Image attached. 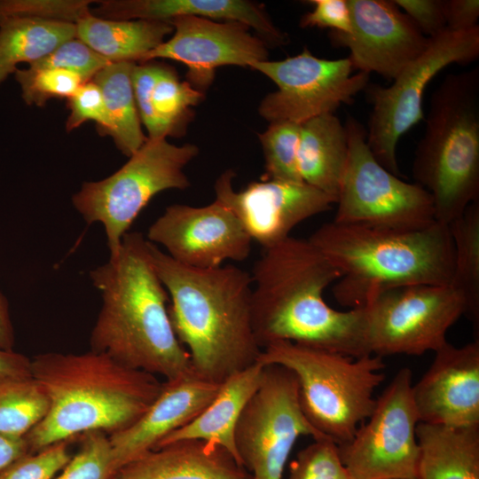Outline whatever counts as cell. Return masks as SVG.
<instances>
[{"label": "cell", "mask_w": 479, "mask_h": 479, "mask_svg": "<svg viewBox=\"0 0 479 479\" xmlns=\"http://www.w3.org/2000/svg\"><path fill=\"white\" fill-rule=\"evenodd\" d=\"M263 250L251 275L252 326L262 349L289 342L353 358L371 355L364 309L326 303L324 291L341 273L309 240L290 236Z\"/></svg>", "instance_id": "cell-1"}, {"label": "cell", "mask_w": 479, "mask_h": 479, "mask_svg": "<svg viewBox=\"0 0 479 479\" xmlns=\"http://www.w3.org/2000/svg\"><path fill=\"white\" fill-rule=\"evenodd\" d=\"M90 278L102 299L90 334L91 350L165 381L193 371L173 329L169 294L141 232H127L118 251L92 269Z\"/></svg>", "instance_id": "cell-2"}, {"label": "cell", "mask_w": 479, "mask_h": 479, "mask_svg": "<svg viewBox=\"0 0 479 479\" xmlns=\"http://www.w3.org/2000/svg\"><path fill=\"white\" fill-rule=\"evenodd\" d=\"M149 248L169 294L173 329L194 373L220 384L257 363L262 349L252 326L251 275L232 264L192 268L150 241Z\"/></svg>", "instance_id": "cell-3"}, {"label": "cell", "mask_w": 479, "mask_h": 479, "mask_svg": "<svg viewBox=\"0 0 479 479\" xmlns=\"http://www.w3.org/2000/svg\"><path fill=\"white\" fill-rule=\"evenodd\" d=\"M31 376L45 390L50 408L24 436L30 452L90 431L122 430L146 412L162 388L157 376L91 349L38 354L31 359Z\"/></svg>", "instance_id": "cell-4"}, {"label": "cell", "mask_w": 479, "mask_h": 479, "mask_svg": "<svg viewBox=\"0 0 479 479\" xmlns=\"http://www.w3.org/2000/svg\"><path fill=\"white\" fill-rule=\"evenodd\" d=\"M339 271L335 300L363 308L387 288L418 284L451 285L454 250L447 224L390 230L334 221L308 239Z\"/></svg>", "instance_id": "cell-5"}, {"label": "cell", "mask_w": 479, "mask_h": 479, "mask_svg": "<svg viewBox=\"0 0 479 479\" xmlns=\"http://www.w3.org/2000/svg\"><path fill=\"white\" fill-rule=\"evenodd\" d=\"M449 225L479 200V68L447 75L430 98L412 166Z\"/></svg>", "instance_id": "cell-6"}, {"label": "cell", "mask_w": 479, "mask_h": 479, "mask_svg": "<svg viewBox=\"0 0 479 479\" xmlns=\"http://www.w3.org/2000/svg\"><path fill=\"white\" fill-rule=\"evenodd\" d=\"M257 363L279 365L293 372L303 414L336 445L350 441L371 416L377 400L374 390L385 378L381 357L353 358L289 342L264 347Z\"/></svg>", "instance_id": "cell-7"}, {"label": "cell", "mask_w": 479, "mask_h": 479, "mask_svg": "<svg viewBox=\"0 0 479 479\" xmlns=\"http://www.w3.org/2000/svg\"><path fill=\"white\" fill-rule=\"evenodd\" d=\"M193 144L177 145L166 138H148L116 172L84 182L72 203L87 224L99 223L110 255L120 248L123 236L143 208L159 192L190 186L185 168L198 155Z\"/></svg>", "instance_id": "cell-8"}, {"label": "cell", "mask_w": 479, "mask_h": 479, "mask_svg": "<svg viewBox=\"0 0 479 479\" xmlns=\"http://www.w3.org/2000/svg\"><path fill=\"white\" fill-rule=\"evenodd\" d=\"M344 125L349 156L333 221L390 230H418L437 222L430 193L376 160L366 129L356 118L348 117Z\"/></svg>", "instance_id": "cell-9"}, {"label": "cell", "mask_w": 479, "mask_h": 479, "mask_svg": "<svg viewBox=\"0 0 479 479\" xmlns=\"http://www.w3.org/2000/svg\"><path fill=\"white\" fill-rule=\"evenodd\" d=\"M479 57V26L467 31L446 29L428 38L423 52L388 86H367L372 112L366 141L376 160L400 176L397 147L400 137L424 118L422 98L433 78L452 64H467Z\"/></svg>", "instance_id": "cell-10"}, {"label": "cell", "mask_w": 479, "mask_h": 479, "mask_svg": "<svg viewBox=\"0 0 479 479\" xmlns=\"http://www.w3.org/2000/svg\"><path fill=\"white\" fill-rule=\"evenodd\" d=\"M371 355L420 356L447 342L449 328L467 313V301L451 285L418 284L387 288L363 307Z\"/></svg>", "instance_id": "cell-11"}, {"label": "cell", "mask_w": 479, "mask_h": 479, "mask_svg": "<svg viewBox=\"0 0 479 479\" xmlns=\"http://www.w3.org/2000/svg\"><path fill=\"white\" fill-rule=\"evenodd\" d=\"M302 436L328 439L303 414L293 372L279 365H263L261 383L235 428L240 463L252 479H282L292 449Z\"/></svg>", "instance_id": "cell-12"}, {"label": "cell", "mask_w": 479, "mask_h": 479, "mask_svg": "<svg viewBox=\"0 0 479 479\" xmlns=\"http://www.w3.org/2000/svg\"><path fill=\"white\" fill-rule=\"evenodd\" d=\"M412 373L400 369L376 400L366 423L352 439L337 445L350 479H416L420 422L412 398Z\"/></svg>", "instance_id": "cell-13"}, {"label": "cell", "mask_w": 479, "mask_h": 479, "mask_svg": "<svg viewBox=\"0 0 479 479\" xmlns=\"http://www.w3.org/2000/svg\"><path fill=\"white\" fill-rule=\"evenodd\" d=\"M254 70L278 87L261 101L258 112L271 122L296 124L334 114L342 104L349 105L366 89L370 75H352L349 59H326L314 56L306 47L299 54L280 60L254 63Z\"/></svg>", "instance_id": "cell-14"}, {"label": "cell", "mask_w": 479, "mask_h": 479, "mask_svg": "<svg viewBox=\"0 0 479 479\" xmlns=\"http://www.w3.org/2000/svg\"><path fill=\"white\" fill-rule=\"evenodd\" d=\"M146 240L162 246L176 262L197 269L242 262L252 243L236 216L217 200L202 207H167L148 228Z\"/></svg>", "instance_id": "cell-15"}, {"label": "cell", "mask_w": 479, "mask_h": 479, "mask_svg": "<svg viewBox=\"0 0 479 479\" xmlns=\"http://www.w3.org/2000/svg\"><path fill=\"white\" fill-rule=\"evenodd\" d=\"M235 173L227 169L215 183V200L228 207L252 241L263 249L290 237L302 222L327 211L336 200L304 183L262 179L240 191L233 187Z\"/></svg>", "instance_id": "cell-16"}, {"label": "cell", "mask_w": 479, "mask_h": 479, "mask_svg": "<svg viewBox=\"0 0 479 479\" xmlns=\"http://www.w3.org/2000/svg\"><path fill=\"white\" fill-rule=\"evenodd\" d=\"M351 30L330 31L334 46L349 51L353 69L376 73L387 80L398 74L426 49L427 38L411 19L389 0H348Z\"/></svg>", "instance_id": "cell-17"}, {"label": "cell", "mask_w": 479, "mask_h": 479, "mask_svg": "<svg viewBox=\"0 0 479 479\" xmlns=\"http://www.w3.org/2000/svg\"><path fill=\"white\" fill-rule=\"evenodd\" d=\"M169 23L173 35L147 53L142 62L169 59L184 64L187 82L202 93L212 84L217 67H250L268 58V44L242 23L199 17H179Z\"/></svg>", "instance_id": "cell-18"}, {"label": "cell", "mask_w": 479, "mask_h": 479, "mask_svg": "<svg viewBox=\"0 0 479 479\" xmlns=\"http://www.w3.org/2000/svg\"><path fill=\"white\" fill-rule=\"evenodd\" d=\"M412 385L420 422L479 426V341L462 347L446 342Z\"/></svg>", "instance_id": "cell-19"}, {"label": "cell", "mask_w": 479, "mask_h": 479, "mask_svg": "<svg viewBox=\"0 0 479 479\" xmlns=\"http://www.w3.org/2000/svg\"><path fill=\"white\" fill-rule=\"evenodd\" d=\"M220 385L194 371L162 382L159 396L137 420L108 436L114 472L192 420L214 398Z\"/></svg>", "instance_id": "cell-20"}, {"label": "cell", "mask_w": 479, "mask_h": 479, "mask_svg": "<svg viewBox=\"0 0 479 479\" xmlns=\"http://www.w3.org/2000/svg\"><path fill=\"white\" fill-rule=\"evenodd\" d=\"M94 16L116 20H144L170 22L179 17L233 21L255 29L269 45L288 42L286 33L271 21L263 6L246 0H108L98 2Z\"/></svg>", "instance_id": "cell-21"}, {"label": "cell", "mask_w": 479, "mask_h": 479, "mask_svg": "<svg viewBox=\"0 0 479 479\" xmlns=\"http://www.w3.org/2000/svg\"><path fill=\"white\" fill-rule=\"evenodd\" d=\"M111 479H252L224 448L198 439L153 449L118 469Z\"/></svg>", "instance_id": "cell-22"}, {"label": "cell", "mask_w": 479, "mask_h": 479, "mask_svg": "<svg viewBox=\"0 0 479 479\" xmlns=\"http://www.w3.org/2000/svg\"><path fill=\"white\" fill-rule=\"evenodd\" d=\"M132 85L148 138L182 135L192 117V107L204 96L188 82L180 81L172 69L156 64L135 65Z\"/></svg>", "instance_id": "cell-23"}, {"label": "cell", "mask_w": 479, "mask_h": 479, "mask_svg": "<svg viewBox=\"0 0 479 479\" xmlns=\"http://www.w3.org/2000/svg\"><path fill=\"white\" fill-rule=\"evenodd\" d=\"M263 371V365L255 363L228 377L201 412L169 434L154 449L178 440L198 439L224 448L240 463L235 428L243 409L261 383Z\"/></svg>", "instance_id": "cell-24"}, {"label": "cell", "mask_w": 479, "mask_h": 479, "mask_svg": "<svg viewBox=\"0 0 479 479\" xmlns=\"http://www.w3.org/2000/svg\"><path fill=\"white\" fill-rule=\"evenodd\" d=\"M348 156L346 128L336 115L326 114L301 124L297 166L302 182L336 200Z\"/></svg>", "instance_id": "cell-25"}, {"label": "cell", "mask_w": 479, "mask_h": 479, "mask_svg": "<svg viewBox=\"0 0 479 479\" xmlns=\"http://www.w3.org/2000/svg\"><path fill=\"white\" fill-rule=\"evenodd\" d=\"M416 479H479V426L419 422Z\"/></svg>", "instance_id": "cell-26"}, {"label": "cell", "mask_w": 479, "mask_h": 479, "mask_svg": "<svg viewBox=\"0 0 479 479\" xmlns=\"http://www.w3.org/2000/svg\"><path fill=\"white\" fill-rule=\"evenodd\" d=\"M75 27L76 37L110 62L142 61L173 32L169 22L108 20L91 12Z\"/></svg>", "instance_id": "cell-27"}, {"label": "cell", "mask_w": 479, "mask_h": 479, "mask_svg": "<svg viewBox=\"0 0 479 479\" xmlns=\"http://www.w3.org/2000/svg\"><path fill=\"white\" fill-rule=\"evenodd\" d=\"M76 37L75 24L28 17L0 20V84L20 63L28 65Z\"/></svg>", "instance_id": "cell-28"}, {"label": "cell", "mask_w": 479, "mask_h": 479, "mask_svg": "<svg viewBox=\"0 0 479 479\" xmlns=\"http://www.w3.org/2000/svg\"><path fill=\"white\" fill-rule=\"evenodd\" d=\"M136 62H112L91 81L100 88L107 113L109 130L116 147L126 156L134 154L147 140L135 100L132 71Z\"/></svg>", "instance_id": "cell-29"}, {"label": "cell", "mask_w": 479, "mask_h": 479, "mask_svg": "<svg viewBox=\"0 0 479 479\" xmlns=\"http://www.w3.org/2000/svg\"><path fill=\"white\" fill-rule=\"evenodd\" d=\"M454 250L451 286L467 301L470 319L479 320V200L472 202L450 224Z\"/></svg>", "instance_id": "cell-30"}, {"label": "cell", "mask_w": 479, "mask_h": 479, "mask_svg": "<svg viewBox=\"0 0 479 479\" xmlns=\"http://www.w3.org/2000/svg\"><path fill=\"white\" fill-rule=\"evenodd\" d=\"M49 408L45 390L32 376L0 377V434L24 437Z\"/></svg>", "instance_id": "cell-31"}, {"label": "cell", "mask_w": 479, "mask_h": 479, "mask_svg": "<svg viewBox=\"0 0 479 479\" xmlns=\"http://www.w3.org/2000/svg\"><path fill=\"white\" fill-rule=\"evenodd\" d=\"M300 130V124L276 122L259 135L265 161L262 179L302 182L297 166Z\"/></svg>", "instance_id": "cell-32"}, {"label": "cell", "mask_w": 479, "mask_h": 479, "mask_svg": "<svg viewBox=\"0 0 479 479\" xmlns=\"http://www.w3.org/2000/svg\"><path fill=\"white\" fill-rule=\"evenodd\" d=\"M15 79L27 105L43 106L51 98H69L85 82L73 72L59 68H17Z\"/></svg>", "instance_id": "cell-33"}, {"label": "cell", "mask_w": 479, "mask_h": 479, "mask_svg": "<svg viewBox=\"0 0 479 479\" xmlns=\"http://www.w3.org/2000/svg\"><path fill=\"white\" fill-rule=\"evenodd\" d=\"M114 473L107 434L90 431L81 435L77 452L54 479H111Z\"/></svg>", "instance_id": "cell-34"}, {"label": "cell", "mask_w": 479, "mask_h": 479, "mask_svg": "<svg viewBox=\"0 0 479 479\" xmlns=\"http://www.w3.org/2000/svg\"><path fill=\"white\" fill-rule=\"evenodd\" d=\"M287 479H350L337 445L329 439L314 440L301 450L289 467Z\"/></svg>", "instance_id": "cell-35"}, {"label": "cell", "mask_w": 479, "mask_h": 479, "mask_svg": "<svg viewBox=\"0 0 479 479\" xmlns=\"http://www.w3.org/2000/svg\"><path fill=\"white\" fill-rule=\"evenodd\" d=\"M88 0H0V20L28 17L76 24L90 14Z\"/></svg>", "instance_id": "cell-36"}, {"label": "cell", "mask_w": 479, "mask_h": 479, "mask_svg": "<svg viewBox=\"0 0 479 479\" xmlns=\"http://www.w3.org/2000/svg\"><path fill=\"white\" fill-rule=\"evenodd\" d=\"M110 62L100 56L77 37L67 40L59 45L47 56L28 65V67L59 68L80 75L86 82Z\"/></svg>", "instance_id": "cell-37"}, {"label": "cell", "mask_w": 479, "mask_h": 479, "mask_svg": "<svg viewBox=\"0 0 479 479\" xmlns=\"http://www.w3.org/2000/svg\"><path fill=\"white\" fill-rule=\"evenodd\" d=\"M71 458L69 441L56 443L18 459L0 472V479H54Z\"/></svg>", "instance_id": "cell-38"}, {"label": "cell", "mask_w": 479, "mask_h": 479, "mask_svg": "<svg viewBox=\"0 0 479 479\" xmlns=\"http://www.w3.org/2000/svg\"><path fill=\"white\" fill-rule=\"evenodd\" d=\"M70 114L66 122L67 131L81 126L87 121H93L102 135H107L109 122L102 91L93 81L83 82L69 98Z\"/></svg>", "instance_id": "cell-39"}, {"label": "cell", "mask_w": 479, "mask_h": 479, "mask_svg": "<svg viewBox=\"0 0 479 479\" xmlns=\"http://www.w3.org/2000/svg\"><path fill=\"white\" fill-rule=\"evenodd\" d=\"M310 3L313 9L302 17V27L329 28L342 34L350 32L351 17L348 0H311Z\"/></svg>", "instance_id": "cell-40"}, {"label": "cell", "mask_w": 479, "mask_h": 479, "mask_svg": "<svg viewBox=\"0 0 479 479\" xmlns=\"http://www.w3.org/2000/svg\"><path fill=\"white\" fill-rule=\"evenodd\" d=\"M393 1L427 38L435 37L447 29L444 0Z\"/></svg>", "instance_id": "cell-41"}, {"label": "cell", "mask_w": 479, "mask_h": 479, "mask_svg": "<svg viewBox=\"0 0 479 479\" xmlns=\"http://www.w3.org/2000/svg\"><path fill=\"white\" fill-rule=\"evenodd\" d=\"M446 27L451 31H467L478 27V0H444Z\"/></svg>", "instance_id": "cell-42"}, {"label": "cell", "mask_w": 479, "mask_h": 479, "mask_svg": "<svg viewBox=\"0 0 479 479\" xmlns=\"http://www.w3.org/2000/svg\"><path fill=\"white\" fill-rule=\"evenodd\" d=\"M31 376V359L26 356L0 349V377Z\"/></svg>", "instance_id": "cell-43"}, {"label": "cell", "mask_w": 479, "mask_h": 479, "mask_svg": "<svg viewBox=\"0 0 479 479\" xmlns=\"http://www.w3.org/2000/svg\"><path fill=\"white\" fill-rule=\"evenodd\" d=\"M27 453H30V451L24 437H11L0 434V472Z\"/></svg>", "instance_id": "cell-44"}, {"label": "cell", "mask_w": 479, "mask_h": 479, "mask_svg": "<svg viewBox=\"0 0 479 479\" xmlns=\"http://www.w3.org/2000/svg\"><path fill=\"white\" fill-rule=\"evenodd\" d=\"M14 330L11 320L9 303L6 297L0 292V349L13 350Z\"/></svg>", "instance_id": "cell-45"}, {"label": "cell", "mask_w": 479, "mask_h": 479, "mask_svg": "<svg viewBox=\"0 0 479 479\" xmlns=\"http://www.w3.org/2000/svg\"><path fill=\"white\" fill-rule=\"evenodd\" d=\"M381 479H404V478L389 477V478H381Z\"/></svg>", "instance_id": "cell-46"}]
</instances>
